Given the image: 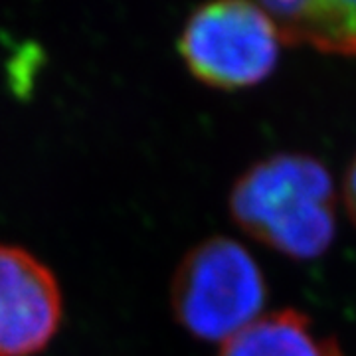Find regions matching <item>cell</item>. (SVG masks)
<instances>
[{
  "label": "cell",
  "instance_id": "6da1fadb",
  "mask_svg": "<svg viewBox=\"0 0 356 356\" xmlns=\"http://www.w3.org/2000/svg\"><path fill=\"white\" fill-rule=\"evenodd\" d=\"M229 214L245 234L277 254L311 259L325 254L334 240V184L315 156L273 154L236 180Z\"/></svg>",
  "mask_w": 356,
  "mask_h": 356
},
{
  "label": "cell",
  "instance_id": "7a4b0ae2",
  "mask_svg": "<svg viewBox=\"0 0 356 356\" xmlns=\"http://www.w3.org/2000/svg\"><path fill=\"white\" fill-rule=\"evenodd\" d=\"M266 299L261 267L226 236L196 243L178 264L170 291L177 321L202 341H228L254 323Z\"/></svg>",
  "mask_w": 356,
  "mask_h": 356
},
{
  "label": "cell",
  "instance_id": "3957f363",
  "mask_svg": "<svg viewBox=\"0 0 356 356\" xmlns=\"http://www.w3.org/2000/svg\"><path fill=\"white\" fill-rule=\"evenodd\" d=\"M280 42L277 28L261 4L220 0L188 16L178 50L198 81L240 89L264 81L273 72Z\"/></svg>",
  "mask_w": 356,
  "mask_h": 356
},
{
  "label": "cell",
  "instance_id": "277c9868",
  "mask_svg": "<svg viewBox=\"0 0 356 356\" xmlns=\"http://www.w3.org/2000/svg\"><path fill=\"white\" fill-rule=\"evenodd\" d=\"M62 323V293L50 267L16 245H0V356L44 350Z\"/></svg>",
  "mask_w": 356,
  "mask_h": 356
},
{
  "label": "cell",
  "instance_id": "5b68a950",
  "mask_svg": "<svg viewBox=\"0 0 356 356\" xmlns=\"http://www.w3.org/2000/svg\"><path fill=\"white\" fill-rule=\"evenodd\" d=\"M283 44H305L315 50L356 56L355 0L261 2Z\"/></svg>",
  "mask_w": 356,
  "mask_h": 356
},
{
  "label": "cell",
  "instance_id": "8992f818",
  "mask_svg": "<svg viewBox=\"0 0 356 356\" xmlns=\"http://www.w3.org/2000/svg\"><path fill=\"white\" fill-rule=\"evenodd\" d=\"M218 356H344L334 337L321 334L311 318L295 309L257 317L224 341Z\"/></svg>",
  "mask_w": 356,
  "mask_h": 356
},
{
  "label": "cell",
  "instance_id": "52a82bcc",
  "mask_svg": "<svg viewBox=\"0 0 356 356\" xmlns=\"http://www.w3.org/2000/svg\"><path fill=\"white\" fill-rule=\"evenodd\" d=\"M343 196H344V206H346V212L353 220V224L356 226V154L353 156L350 165L346 168V175H344V184H343Z\"/></svg>",
  "mask_w": 356,
  "mask_h": 356
}]
</instances>
